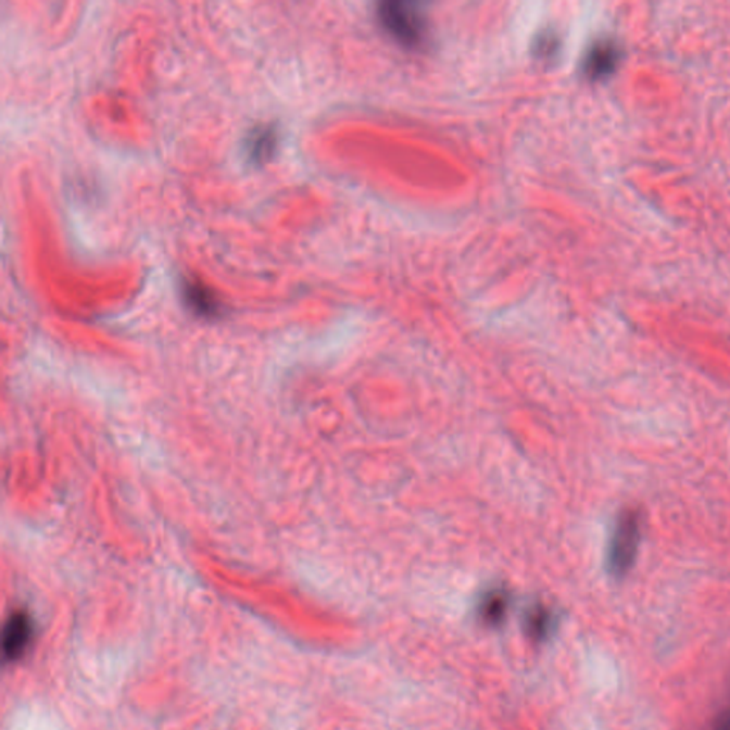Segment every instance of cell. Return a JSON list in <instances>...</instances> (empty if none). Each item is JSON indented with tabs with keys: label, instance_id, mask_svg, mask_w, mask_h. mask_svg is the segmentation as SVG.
I'll list each match as a JSON object with an SVG mask.
<instances>
[{
	"label": "cell",
	"instance_id": "6da1fadb",
	"mask_svg": "<svg viewBox=\"0 0 730 730\" xmlns=\"http://www.w3.org/2000/svg\"><path fill=\"white\" fill-rule=\"evenodd\" d=\"M639 541H641V519L635 511L620 514L611 536L606 567L614 578L627 577L635 565Z\"/></svg>",
	"mask_w": 730,
	"mask_h": 730
},
{
	"label": "cell",
	"instance_id": "7a4b0ae2",
	"mask_svg": "<svg viewBox=\"0 0 730 730\" xmlns=\"http://www.w3.org/2000/svg\"><path fill=\"white\" fill-rule=\"evenodd\" d=\"M378 13L382 25L405 45H418L426 36V23L423 16L408 4L385 3Z\"/></svg>",
	"mask_w": 730,
	"mask_h": 730
},
{
	"label": "cell",
	"instance_id": "3957f363",
	"mask_svg": "<svg viewBox=\"0 0 730 730\" xmlns=\"http://www.w3.org/2000/svg\"><path fill=\"white\" fill-rule=\"evenodd\" d=\"M32 638V622L25 614L11 616L3 632V651L11 659H16L25 652Z\"/></svg>",
	"mask_w": 730,
	"mask_h": 730
},
{
	"label": "cell",
	"instance_id": "277c9868",
	"mask_svg": "<svg viewBox=\"0 0 730 730\" xmlns=\"http://www.w3.org/2000/svg\"><path fill=\"white\" fill-rule=\"evenodd\" d=\"M509 595L504 590L483 593L478 604V616L487 627H499L509 611Z\"/></svg>",
	"mask_w": 730,
	"mask_h": 730
},
{
	"label": "cell",
	"instance_id": "5b68a950",
	"mask_svg": "<svg viewBox=\"0 0 730 730\" xmlns=\"http://www.w3.org/2000/svg\"><path fill=\"white\" fill-rule=\"evenodd\" d=\"M555 615L544 605H533L524 616V629L532 641L542 642L552 635Z\"/></svg>",
	"mask_w": 730,
	"mask_h": 730
},
{
	"label": "cell",
	"instance_id": "8992f818",
	"mask_svg": "<svg viewBox=\"0 0 730 730\" xmlns=\"http://www.w3.org/2000/svg\"><path fill=\"white\" fill-rule=\"evenodd\" d=\"M187 300L191 304V307L198 310V312L205 314H216L217 313V303L214 301L212 295L207 294V291L200 289V287L191 285L187 287L186 290Z\"/></svg>",
	"mask_w": 730,
	"mask_h": 730
},
{
	"label": "cell",
	"instance_id": "52a82bcc",
	"mask_svg": "<svg viewBox=\"0 0 730 730\" xmlns=\"http://www.w3.org/2000/svg\"><path fill=\"white\" fill-rule=\"evenodd\" d=\"M614 65V52L609 48H596L593 50L588 61V71L592 75H602Z\"/></svg>",
	"mask_w": 730,
	"mask_h": 730
},
{
	"label": "cell",
	"instance_id": "ba28073f",
	"mask_svg": "<svg viewBox=\"0 0 730 730\" xmlns=\"http://www.w3.org/2000/svg\"><path fill=\"white\" fill-rule=\"evenodd\" d=\"M254 141L255 144L251 148V152L257 158L266 156V153L273 149V135L270 131H262V134L255 136Z\"/></svg>",
	"mask_w": 730,
	"mask_h": 730
}]
</instances>
